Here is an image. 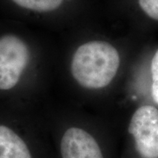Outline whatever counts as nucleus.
Returning a JSON list of instances; mask_svg holds the SVG:
<instances>
[{"label":"nucleus","instance_id":"f257e3e1","mask_svg":"<svg viewBox=\"0 0 158 158\" xmlns=\"http://www.w3.org/2000/svg\"><path fill=\"white\" fill-rule=\"evenodd\" d=\"M119 64L118 52L112 44L92 40L78 47L74 53L70 71L81 86L101 89L111 84Z\"/></svg>","mask_w":158,"mask_h":158},{"label":"nucleus","instance_id":"f03ea898","mask_svg":"<svg viewBox=\"0 0 158 158\" xmlns=\"http://www.w3.org/2000/svg\"><path fill=\"white\" fill-rule=\"evenodd\" d=\"M127 133L135 158H158V107L152 104L136 108Z\"/></svg>","mask_w":158,"mask_h":158},{"label":"nucleus","instance_id":"7ed1b4c3","mask_svg":"<svg viewBox=\"0 0 158 158\" xmlns=\"http://www.w3.org/2000/svg\"><path fill=\"white\" fill-rule=\"evenodd\" d=\"M30 59L28 46L12 34L0 37V90L16 86Z\"/></svg>","mask_w":158,"mask_h":158},{"label":"nucleus","instance_id":"20e7f679","mask_svg":"<svg viewBox=\"0 0 158 158\" xmlns=\"http://www.w3.org/2000/svg\"><path fill=\"white\" fill-rule=\"evenodd\" d=\"M60 152L62 158H105L94 136L76 127L68 128L62 135Z\"/></svg>","mask_w":158,"mask_h":158},{"label":"nucleus","instance_id":"39448f33","mask_svg":"<svg viewBox=\"0 0 158 158\" xmlns=\"http://www.w3.org/2000/svg\"><path fill=\"white\" fill-rule=\"evenodd\" d=\"M0 158H33L27 142L10 127L0 125Z\"/></svg>","mask_w":158,"mask_h":158},{"label":"nucleus","instance_id":"423d86ee","mask_svg":"<svg viewBox=\"0 0 158 158\" xmlns=\"http://www.w3.org/2000/svg\"><path fill=\"white\" fill-rule=\"evenodd\" d=\"M148 92L153 105L158 107V48L151 55L147 68Z\"/></svg>","mask_w":158,"mask_h":158},{"label":"nucleus","instance_id":"0eeeda50","mask_svg":"<svg viewBox=\"0 0 158 158\" xmlns=\"http://www.w3.org/2000/svg\"><path fill=\"white\" fill-rule=\"evenodd\" d=\"M21 8L37 11L49 12L56 11L62 6L64 0H11Z\"/></svg>","mask_w":158,"mask_h":158},{"label":"nucleus","instance_id":"6e6552de","mask_svg":"<svg viewBox=\"0 0 158 158\" xmlns=\"http://www.w3.org/2000/svg\"><path fill=\"white\" fill-rule=\"evenodd\" d=\"M136 6L147 20L158 24V0H136Z\"/></svg>","mask_w":158,"mask_h":158}]
</instances>
